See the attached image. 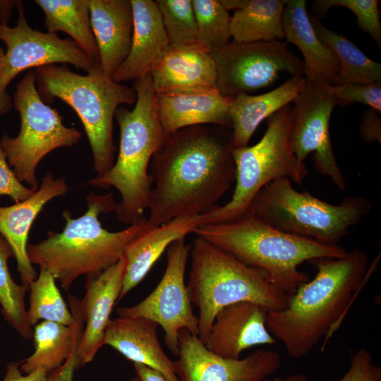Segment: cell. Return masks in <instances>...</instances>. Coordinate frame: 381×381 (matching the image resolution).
Returning a JSON list of instances; mask_svg holds the SVG:
<instances>
[{
	"label": "cell",
	"mask_w": 381,
	"mask_h": 381,
	"mask_svg": "<svg viewBox=\"0 0 381 381\" xmlns=\"http://www.w3.org/2000/svg\"><path fill=\"white\" fill-rule=\"evenodd\" d=\"M231 129L197 125L167 135L154 154V186L145 227L179 217L205 214L215 207L236 179Z\"/></svg>",
	"instance_id": "cell-1"
},
{
	"label": "cell",
	"mask_w": 381,
	"mask_h": 381,
	"mask_svg": "<svg viewBox=\"0 0 381 381\" xmlns=\"http://www.w3.org/2000/svg\"><path fill=\"white\" fill-rule=\"evenodd\" d=\"M377 258L368 267V255L356 248L339 258L308 261L317 269L312 280L292 294L286 308L268 312L267 327L287 354L300 359L325 337L321 351L344 318L353 297L376 268Z\"/></svg>",
	"instance_id": "cell-2"
},
{
	"label": "cell",
	"mask_w": 381,
	"mask_h": 381,
	"mask_svg": "<svg viewBox=\"0 0 381 381\" xmlns=\"http://www.w3.org/2000/svg\"><path fill=\"white\" fill-rule=\"evenodd\" d=\"M86 201L87 210L78 218L68 211L63 212L66 225L62 231H49L45 239L27 246L30 263L49 272L65 290L80 276L95 277L116 264L147 222L145 218L123 230L109 231L102 226L99 217L115 211L117 202L113 193H90Z\"/></svg>",
	"instance_id": "cell-3"
},
{
	"label": "cell",
	"mask_w": 381,
	"mask_h": 381,
	"mask_svg": "<svg viewBox=\"0 0 381 381\" xmlns=\"http://www.w3.org/2000/svg\"><path fill=\"white\" fill-rule=\"evenodd\" d=\"M195 234L260 270L270 284L289 295L310 280L298 270L303 262L320 258H339L346 253L339 245H325L278 231L250 210L233 222L202 224Z\"/></svg>",
	"instance_id": "cell-4"
},
{
	"label": "cell",
	"mask_w": 381,
	"mask_h": 381,
	"mask_svg": "<svg viewBox=\"0 0 381 381\" xmlns=\"http://www.w3.org/2000/svg\"><path fill=\"white\" fill-rule=\"evenodd\" d=\"M132 87L137 95L133 109L121 106L115 113L120 129L116 161L106 174L87 183L119 190L121 199L115 211L118 219L128 225L146 218L144 212L149 208L153 184L148 167L167 136L158 117L150 74L133 81Z\"/></svg>",
	"instance_id": "cell-5"
},
{
	"label": "cell",
	"mask_w": 381,
	"mask_h": 381,
	"mask_svg": "<svg viewBox=\"0 0 381 381\" xmlns=\"http://www.w3.org/2000/svg\"><path fill=\"white\" fill-rule=\"evenodd\" d=\"M36 87L44 102L59 98L78 114L92 153L97 176L106 174L115 162L113 123L122 104H135V89L115 82L100 65L86 75L71 71L67 64H52L34 68Z\"/></svg>",
	"instance_id": "cell-6"
},
{
	"label": "cell",
	"mask_w": 381,
	"mask_h": 381,
	"mask_svg": "<svg viewBox=\"0 0 381 381\" xmlns=\"http://www.w3.org/2000/svg\"><path fill=\"white\" fill-rule=\"evenodd\" d=\"M191 267L186 289L199 309L198 338L204 344L216 314L229 305L255 303L267 312L285 309L291 295L270 284L262 272L197 237L190 248Z\"/></svg>",
	"instance_id": "cell-7"
},
{
	"label": "cell",
	"mask_w": 381,
	"mask_h": 381,
	"mask_svg": "<svg viewBox=\"0 0 381 381\" xmlns=\"http://www.w3.org/2000/svg\"><path fill=\"white\" fill-rule=\"evenodd\" d=\"M371 209L363 196L349 195L331 205L308 191L296 190L288 178H279L259 190L248 210L278 231L337 246Z\"/></svg>",
	"instance_id": "cell-8"
},
{
	"label": "cell",
	"mask_w": 381,
	"mask_h": 381,
	"mask_svg": "<svg viewBox=\"0 0 381 381\" xmlns=\"http://www.w3.org/2000/svg\"><path fill=\"white\" fill-rule=\"evenodd\" d=\"M294 111L286 105L267 121V128L253 146L232 150L236 167V186L231 200L205 214V224L235 222L249 210L259 190L279 178L302 184L308 175L305 163L298 161L291 147Z\"/></svg>",
	"instance_id": "cell-9"
},
{
	"label": "cell",
	"mask_w": 381,
	"mask_h": 381,
	"mask_svg": "<svg viewBox=\"0 0 381 381\" xmlns=\"http://www.w3.org/2000/svg\"><path fill=\"white\" fill-rule=\"evenodd\" d=\"M12 104L20 114V131L15 138L4 133L0 145L18 179L35 191L39 188L36 169L40 162L55 149L78 144L81 133L66 126L57 110L43 102L33 70L17 84Z\"/></svg>",
	"instance_id": "cell-10"
},
{
	"label": "cell",
	"mask_w": 381,
	"mask_h": 381,
	"mask_svg": "<svg viewBox=\"0 0 381 381\" xmlns=\"http://www.w3.org/2000/svg\"><path fill=\"white\" fill-rule=\"evenodd\" d=\"M216 67V90L233 97L270 86L282 72L304 77L303 61L281 40L231 41L211 53Z\"/></svg>",
	"instance_id": "cell-11"
},
{
	"label": "cell",
	"mask_w": 381,
	"mask_h": 381,
	"mask_svg": "<svg viewBox=\"0 0 381 381\" xmlns=\"http://www.w3.org/2000/svg\"><path fill=\"white\" fill-rule=\"evenodd\" d=\"M16 8L15 27L0 24V40L6 46L0 71V116L13 106L6 88L22 71L52 64H69L89 73L99 66L71 38L61 39L56 33L32 28L22 1H18Z\"/></svg>",
	"instance_id": "cell-12"
},
{
	"label": "cell",
	"mask_w": 381,
	"mask_h": 381,
	"mask_svg": "<svg viewBox=\"0 0 381 381\" xmlns=\"http://www.w3.org/2000/svg\"><path fill=\"white\" fill-rule=\"evenodd\" d=\"M190 247L185 238L173 242L167 249V266L156 288L142 301L131 307H119V317L145 318L163 329L169 350L179 354V336L186 329L198 336V318L193 313L192 303L184 277Z\"/></svg>",
	"instance_id": "cell-13"
},
{
	"label": "cell",
	"mask_w": 381,
	"mask_h": 381,
	"mask_svg": "<svg viewBox=\"0 0 381 381\" xmlns=\"http://www.w3.org/2000/svg\"><path fill=\"white\" fill-rule=\"evenodd\" d=\"M304 89L294 101L291 147L298 161L313 152V167L344 190L346 183L335 159L329 135V120L336 100L324 85L306 79Z\"/></svg>",
	"instance_id": "cell-14"
},
{
	"label": "cell",
	"mask_w": 381,
	"mask_h": 381,
	"mask_svg": "<svg viewBox=\"0 0 381 381\" xmlns=\"http://www.w3.org/2000/svg\"><path fill=\"white\" fill-rule=\"evenodd\" d=\"M179 349L174 364L180 381H262L282 364L279 354L271 349H257L242 359L221 357L186 329L179 332Z\"/></svg>",
	"instance_id": "cell-15"
},
{
	"label": "cell",
	"mask_w": 381,
	"mask_h": 381,
	"mask_svg": "<svg viewBox=\"0 0 381 381\" xmlns=\"http://www.w3.org/2000/svg\"><path fill=\"white\" fill-rule=\"evenodd\" d=\"M267 311L250 301L224 307L215 315L205 347L221 357L238 359L245 350L260 345H274L267 327Z\"/></svg>",
	"instance_id": "cell-16"
},
{
	"label": "cell",
	"mask_w": 381,
	"mask_h": 381,
	"mask_svg": "<svg viewBox=\"0 0 381 381\" xmlns=\"http://www.w3.org/2000/svg\"><path fill=\"white\" fill-rule=\"evenodd\" d=\"M126 266V260L123 255L98 276L86 278V291L80 301L85 326L77 351L79 365L92 361L104 345L105 329L123 287Z\"/></svg>",
	"instance_id": "cell-17"
},
{
	"label": "cell",
	"mask_w": 381,
	"mask_h": 381,
	"mask_svg": "<svg viewBox=\"0 0 381 381\" xmlns=\"http://www.w3.org/2000/svg\"><path fill=\"white\" fill-rule=\"evenodd\" d=\"M68 191L64 178L55 179L47 172L41 179L38 189L28 198L11 206L0 207V234L12 250L23 285L29 286L37 277L27 253L28 238L32 223L48 202Z\"/></svg>",
	"instance_id": "cell-18"
},
{
	"label": "cell",
	"mask_w": 381,
	"mask_h": 381,
	"mask_svg": "<svg viewBox=\"0 0 381 381\" xmlns=\"http://www.w3.org/2000/svg\"><path fill=\"white\" fill-rule=\"evenodd\" d=\"M231 98L222 95L216 88L155 93L157 111L166 135L197 125L231 129Z\"/></svg>",
	"instance_id": "cell-19"
},
{
	"label": "cell",
	"mask_w": 381,
	"mask_h": 381,
	"mask_svg": "<svg viewBox=\"0 0 381 381\" xmlns=\"http://www.w3.org/2000/svg\"><path fill=\"white\" fill-rule=\"evenodd\" d=\"M215 63L199 44H169L150 73L155 93L215 88Z\"/></svg>",
	"instance_id": "cell-20"
},
{
	"label": "cell",
	"mask_w": 381,
	"mask_h": 381,
	"mask_svg": "<svg viewBox=\"0 0 381 381\" xmlns=\"http://www.w3.org/2000/svg\"><path fill=\"white\" fill-rule=\"evenodd\" d=\"M133 14L131 47L111 78L116 83L135 81L149 75L170 43L152 0H131Z\"/></svg>",
	"instance_id": "cell-21"
},
{
	"label": "cell",
	"mask_w": 381,
	"mask_h": 381,
	"mask_svg": "<svg viewBox=\"0 0 381 381\" xmlns=\"http://www.w3.org/2000/svg\"><path fill=\"white\" fill-rule=\"evenodd\" d=\"M205 222V214L176 217L152 228L145 226L124 248L126 266L119 300L143 281L170 244L195 233Z\"/></svg>",
	"instance_id": "cell-22"
},
{
	"label": "cell",
	"mask_w": 381,
	"mask_h": 381,
	"mask_svg": "<svg viewBox=\"0 0 381 381\" xmlns=\"http://www.w3.org/2000/svg\"><path fill=\"white\" fill-rule=\"evenodd\" d=\"M158 324L145 318L119 317L109 321L104 344L118 351L131 361L161 373L167 381H180L171 361L161 346Z\"/></svg>",
	"instance_id": "cell-23"
},
{
	"label": "cell",
	"mask_w": 381,
	"mask_h": 381,
	"mask_svg": "<svg viewBox=\"0 0 381 381\" xmlns=\"http://www.w3.org/2000/svg\"><path fill=\"white\" fill-rule=\"evenodd\" d=\"M90 25L104 73H113L128 56L133 31L131 0H90Z\"/></svg>",
	"instance_id": "cell-24"
},
{
	"label": "cell",
	"mask_w": 381,
	"mask_h": 381,
	"mask_svg": "<svg viewBox=\"0 0 381 381\" xmlns=\"http://www.w3.org/2000/svg\"><path fill=\"white\" fill-rule=\"evenodd\" d=\"M284 38L303 56L304 77L320 85H334L340 64L334 51L315 32L305 0L286 1L282 17Z\"/></svg>",
	"instance_id": "cell-25"
},
{
	"label": "cell",
	"mask_w": 381,
	"mask_h": 381,
	"mask_svg": "<svg viewBox=\"0 0 381 381\" xmlns=\"http://www.w3.org/2000/svg\"><path fill=\"white\" fill-rule=\"evenodd\" d=\"M306 81L303 76H292L266 93L258 95L243 93L233 97L229 107L232 148L248 146L260 123L294 102L304 89Z\"/></svg>",
	"instance_id": "cell-26"
},
{
	"label": "cell",
	"mask_w": 381,
	"mask_h": 381,
	"mask_svg": "<svg viewBox=\"0 0 381 381\" xmlns=\"http://www.w3.org/2000/svg\"><path fill=\"white\" fill-rule=\"evenodd\" d=\"M71 311L74 318L72 325H65L52 321H42L34 327L35 351L20 363L26 374L37 369L48 373L59 368L68 357L73 346L83 331V320L80 310V300L69 296Z\"/></svg>",
	"instance_id": "cell-27"
},
{
	"label": "cell",
	"mask_w": 381,
	"mask_h": 381,
	"mask_svg": "<svg viewBox=\"0 0 381 381\" xmlns=\"http://www.w3.org/2000/svg\"><path fill=\"white\" fill-rule=\"evenodd\" d=\"M228 10H235L230 20L233 41L269 42L284 38L282 17L286 1L220 0Z\"/></svg>",
	"instance_id": "cell-28"
},
{
	"label": "cell",
	"mask_w": 381,
	"mask_h": 381,
	"mask_svg": "<svg viewBox=\"0 0 381 381\" xmlns=\"http://www.w3.org/2000/svg\"><path fill=\"white\" fill-rule=\"evenodd\" d=\"M44 13L47 32H63L97 65L99 55L90 20V0H35Z\"/></svg>",
	"instance_id": "cell-29"
},
{
	"label": "cell",
	"mask_w": 381,
	"mask_h": 381,
	"mask_svg": "<svg viewBox=\"0 0 381 381\" xmlns=\"http://www.w3.org/2000/svg\"><path fill=\"white\" fill-rule=\"evenodd\" d=\"M309 18L315 32L339 59L340 72L334 85L370 84L381 80L380 64L368 58L353 42L324 26L314 16Z\"/></svg>",
	"instance_id": "cell-30"
},
{
	"label": "cell",
	"mask_w": 381,
	"mask_h": 381,
	"mask_svg": "<svg viewBox=\"0 0 381 381\" xmlns=\"http://www.w3.org/2000/svg\"><path fill=\"white\" fill-rule=\"evenodd\" d=\"M55 280L49 272L40 268L37 279L30 284V304L27 318L32 327L40 320L56 322L65 325L73 324V316Z\"/></svg>",
	"instance_id": "cell-31"
},
{
	"label": "cell",
	"mask_w": 381,
	"mask_h": 381,
	"mask_svg": "<svg viewBox=\"0 0 381 381\" xmlns=\"http://www.w3.org/2000/svg\"><path fill=\"white\" fill-rule=\"evenodd\" d=\"M13 256L12 250L0 234V305L6 320L25 339L33 336L32 327L27 318L25 296L29 286L18 284L12 279L8 260Z\"/></svg>",
	"instance_id": "cell-32"
},
{
	"label": "cell",
	"mask_w": 381,
	"mask_h": 381,
	"mask_svg": "<svg viewBox=\"0 0 381 381\" xmlns=\"http://www.w3.org/2000/svg\"><path fill=\"white\" fill-rule=\"evenodd\" d=\"M192 4L198 44L212 53L229 43L231 16L220 0H192Z\"/></svg>",
	"instance_id": "cell-33"
},
{
	"label": "cell",
	"mask_w": 381,
	"mask_h": 381,
	"mask_svg": "<svg viewBox=\"0 0 381 381\" xmlns=\"http://www.w3.org/2000/svg\"><path fill=\"white\" fill-rule=\"evenodd\" d=\"M155 1L170 44H198L192 0Z\"/></svg>",
	"instance_id": "cell-34"
},
{
	"label": "cell",
	"mask_w": 381,
	"mask_h": 381,
	"mask_svg": "<svg viewBox=\"0 0 381 381\" xmlns=\"http://www.w3.org/2000/svg\"><path fill=\"white\" fill-rule=\"evenodd\" d=\"M377 0H315L312 8L320 16H325L333 6L349 9L356 17L359 28L368 33L379 49L381 47V24Z\"/></svg>",
	"instance_id": "cell-35"
},
{
	"label": "cell",
	"mask_w": 381,
	"mask_h": 381,
	"mask_svg": "<svg viewBox=\"0 0 381 381\" xmlns=\"http://www.w3.org/2000/svg\"><path fill=\"white\" fill-rule=\"evenodd\" d=\"M336 100L337 105L346 106L354 102L368 105L380 114L381 80L370 84L347 83L324 85Z\"/></svg>",
	"instance_id": "cell-36"
},
{
	"label": "cell",
	"mask_w": 381,
	"mask_h": 381,
	"mask_svg": "<svg viewBox=\"0 0 381 381\" xmlns=\"http://www.w3.org/2000/svg\"><path fill=\"white\" fill-rule=\"evenodd\" d=\"M338 381H381V368L367 349L361 348L351 355L348 370Z\"/></svg>",
	"instance_id": "cell-37"
},
{
	"label": "cell",
	"mask_w": 381,
	"mask_h": 381,
	"mask_svg": "<svg viewBox=\"0 0 381 381\" xmlns=\"http://www.w3.org/2000/svg\"><path fill=\"white\" fill-rule=\"evenodd\" d=\"M34 193L35 190L25 186L18 179L0 145V196H9L16 203L26 200Z\"/></svg>",
	"instance_id": "cell-38"
},
{
	"label": "cell",
	"mask_w": 381,
	"mask_h": 381,
	"mask_svg": "<svg viewBox=\"0 0 381 381\" xmlns=\"http://www.w3.org/2000/svg\"><path fill=\"white\" fill-rule=\"evenodd\" d=\"M82 334L83 332L77 337L64 363L59 368L47 374V381H73L75 370L79 365L77 351Z\"/></svg>",
	"instance_id": "cell-39"
},
{
	"label": "cell",
	"mask_w": 381,
	"mask_h": 381,
	"mask_svg": "<svg viewBox=\"0 0 381 381\" xmlns=\"http://www.w3.org/2000/svg\"><path fill=\"white\" fill-rule=\"evenodd\" d=\"M378 113L369 109L363 114L360 131L365 142H381V122Z\"/></svg>",
	"instance_id": "cell-40"
},
{
	"label": "cell",
	"mask_w": 381,
	"mask_h": 381,
	"mask_svg": "<svg viewBox=\"0 0 381 381\" xmlns=\"http://www.w3.org/2000/svg\"><path fill=\"white\" fill-rule=\"evenodd\" d=\"M20 363H10L6 368V374L3 381H47V373L44 369H37L27 375H23L19 369Z\"/></svg>",
	"instance_id": "cell-41"
},
{
	"label": "cell",
	"mask_w": 381,
	"mask_h": 381,
	"mask_svg": "<svg viewBox=\"0 0 381 381\" xmlns=\"http://www.w3.org/2000/svg\"><path fill=\"white\" fill-rule=\"evenodd\" d=\"M138 381H167L158 371L143 364L133 363Z\"/></svg>",
	"instance_id": "cell-42"
},
{
	"label": "cell",
	"mask_w": 381,
	"mask_h": 381,
	"mask_svg": "<svg viewBox=\"0 0 381 381\" xmlns=\"http://www.w3.org/2000/svg\"><path fill=\"white\" fill-rule=\"evenodd\" d=\"M18 1L0 0V24H7Z\"/></svg>",
	"instance_id": "cell-43"
},
{
	"label": "cell",
	"mask_w": 381,
	"mask_h": 381,
	"mask_svg": "<svg viewBox=\"0 0 381 381\" xmlns=\"http://www.w3.org/2000/svg\"><path fill=\"white\" fill-rule=\"evenodd\" d=\"M262 381H308V377L304 374L296 373L284 377H274L272 378H265Z\"/></svg>",
	"instance_id": "cell-44"
},
{
	"label": "cell",
	"mask_w": 381,
	"mask_h": 381,
	"mask_svg": "<svg viewBox=\"0 0 381 381\" xmlns=\"http://www.w3.org/2000/svg\"><path fill=\"white\" fill-rule=\"evenodd\" d=\"M4 54H5L4 50L1 47H0V71L1 69V66H2Z\"/></svg>",
	"instance_id": "cell-45"
},
{
	"label": "cell",
	"mask_w": 381,
	"mask_h": 381,
	"mask_svg": "<svg viewBox=\"0 0 381 381\" xmlns=\"http://www.w3.org/2000/svg\"><path fill=\"white\" fill-rule=\"evenodd\" d=\"M130 381H138V378L135 377L132 378Z\"/></svg>",
	"instance_id": "cell-46"
}]
</instances>
